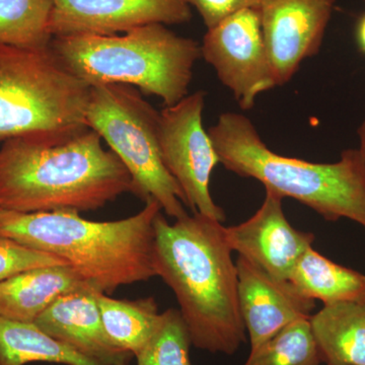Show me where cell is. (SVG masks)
<instances>
[{
	"mask_svg": "<svg viewBox=\"0 0 365 365\" xmlns=\"http://www.w3.org/2000/svg\"><path fill=\"white\" fill-rule=\"evenodd\" d=\"M356 41L360 51L365 54V13L360 16L356 26Z\"/></svg>",
	"mask_w": 365,
	"mask_h": 365,
	"instance_id": "obj_25",
	"label": "cell"
},
{
	"mask_svg": "<svg viewBox=\"0 0 365 365\" xmlns=\"http://www.w3.org/2000/svg\"><path fill=\"white\" fill-rule=\"evenodd\" d=\"M206 93L197 91L160 112L158 143L163 163L184 194L192 212L223 222L225 210L213 200L210 180L220 163L203 126Z\"/></svg>",
	"mask_w": 365,
	"mask_h": 365,
	"instance_id": "obj_8",
	"label": "cell"
},
{
	"mask_svg": "<svg viewBox=\"0 0 365 365\" xmlns=\"http://www.w3.org/2000/svg\"><path fill=\"white\" fill-rule=\"evenodd\" d=\"M31 362L105 365L43 332L34 323L0 317V365H26Z\"/></svg>",
	"mask_w": 365,
	"mask_h": 365,
	"instance_id": "obj_17",
	"label": "cell"
},
{
	"mask_svg": "<svg viewBox=\"0 0 365 365\" xmlns=\"http://www.w3.org/2000/svg\"><path fill=\"white\" fill-rule=\"evenodd\" d=\"M309 321L327 365H365V297L324 304Z\"/></svg>",
	"mask_w": 365,
	"mask_h": 365,
	"instance_id": "obj_16",
	"label": "cell"
},
{
	"mask_svg": "<svg viewBox=\"0 0 365 365\" xmlns=\"http://www.w3.org/2000/svg\"><path fill=\"white\" fill-rule=\"evenodd\" d=\"M239 302L251 350L272 339L288 326L311 318L314 300L300 294L289 280H281L237 257Z\"/></svg>",
	"mask_w": 365,
	"mask_h": 365,
	"instance_id": "obj_13",
	"label": "cell"
},
{
	"mask_svg": "<svg viewBox=\"0 0 365 365\" xmlns=\"http://www.w3.org/2000/svg\"><path fill=\"white\" fill-rule=\"evenodd\" d=\"M86 287L68 265L29 269L0 282V317L34 323L59 297Z\"/></svg>",
	"mask_w": 365,
	"mask_h": 365,
	"instance_id": "obj_15",
	"label": "cell"
},
{
	"mask_svg": "<svg viewBox=\"0 0 365 365\" xmlns=\"http://www.w3.org/2000/svg\"><path fill=\"white\" fill-rule=\"evenodd\" d=\"M93 287L59 297L35 319L43 332L105 365H130V352L115 346L108 338Z\"/></svg>",
	"mask_w": 365,
	"mask_h": 365,
	"instance_id": "obj_14",
	"label": "cell"
},
{
	"mask_svg": "<svg viewBox=\"0 0 365 365\" xmlns=\"http://www.w3.org/2000/svg\"><path fill=\"white\" fill-rule=\"evenodd\" d=\"M53 37L111 36L150 24L182 25L192 19L184 0H52Z\"/></svg>",
	"mask_w": 365,
	"mask_h": 365,
	"instance_id": "obj_11",
	"label": "cell"
},
{
	"mask_svg": "<svg viewBox=\"0 0 365 365\" xmlns=\"http://www.w3.org/2000/svg\"><path fill=\"white\" fill-rule=\"evenodd\" d=\"M155 269L174 292L192 345L232 355L246 341L239 277L225 227L194 212L155 222Z\"/></svg>",
	"mask_w": 365,
	"mask_h": 365,
	"instance_id": "obj_2",
	"label": "cell"
},
{
	"mask_svg": "<svg viewBox=\"0 0 365 365\" xmlns=\"http://www.w3.org/2000/svg\"><path fill=\"white\" fill-rule=\"evenodd\" d=\"M2 213H4V210H1V209H0V218H1Z\"/></svg>",
	"mask_w": 365,
	"mask_h": 365,
	"instance_id": "obj_27",
	"label": "cell"
},
{
	"mask_svg": "<svg viewBox=\"0 0 365 365\" xmlns=\"http://www.w3.org/2000/svg\"><path fill=\"white\" fill-rule=\"evenodd\" d=\"M220 163L266 190L289 197L326 220L347 218L365 228V160L360 150H344L336 163L307 162L274 153L245 115L223 113L207 129Z\"/></svg>",
	"mask_w": 365,
	"mask_h": 365,
	"instance_id": "obj_4",
	"label": "cell"
},
{
	"mask_svg": "<svg viewBox=\"0 0 365 365\" xmlns=\"http://www.w3.org/2000/svg\"><path fill=\"white\" fill-rule=\"evenodd\" d=\"M337 0H261L262 30L278 86L318 54Z\"/></svg>",
	"mask_w": 365,
	"mask_h": 365,
	"instance_id": "obj_10",
	"label": "cell"
},
{
	"mask_svg": "<svg viewBox=\"0 0 365 365\" xmlns=\"http://www.w3.org/2000/svg\"><path fill=\"white\" fill-rule=\"evenodd\" d=\"M52 9V0H0V45L49 47Z\"/></svg>",
	"mask_w": 365,
	"mask_h": 365,
	"instance_id": "obj_20",
	"label": "cell"
},
{
	"mask_svg": "<svg viewBox=\"0 0 365 365\" xmlns=\"http://www.w3.org/2000/svg\"><path fill=\"white\" fill-rule=\"evenodd\" d=\"M97 300L108 338L120 349L136 356L150 342L162 321L155 299H117L98 292Z\"/></svg>",
	"mask_w": 365,
	"mask_h": 365,
	"instance_id": "obj_19",
	"label": "cell"
},
{
	"mask_svg": "<svg viewBox=\"0 0 365 365\" xmlns=\"http://www.w3.org/2000/svg\"><path fill=\"white\" fill-rule=\"evenodd\" d=\"M86 123L130 173L135 196L155 200L174 220L188 215L184 194L160 155V112L140 91L126 85L91 86Z\"/></svg>",
	"mask_w": 365,
	"mask_h": 365,
	"instance_id": "obj_7",
	"label": "cell"
},
{
	"mask_svg": "<svg viewBox=\"0 0 365 365\" xmlns=\"http://www.w3.org/2000/svg\"><path fill=\"white\" fill-rule=\"evenodd\" d=\"M135 195L130 173L88 126L19 137L0 146V209L16 213L97 211Z\"/></svg>",
	"mask_w": 365,
	"mask_h": 365,
	"instance_id": "obj_1",
	"label": "cell"
},
{
	"mask_svg": "<svg viewBox=\"0 0 365 365\" xmlns=\"http://www.w3.org/2000/svg\"><path fill=\"white\" fill-rule=\"evenodd\" d=\"M91 86L46 48L0 45V143L86 126Z\"/></svg>",
	"mask_w": 365,
	"mask_h": 365,
	"instance_id": "obj_6",
	"label": "cell"
},
{
	"mask_svg": "<svg viewBox=\"0 0 365 365\" xmlns=\"http://www.w3.org/2000/svg\"><path fill=\"white\" fill-rule=\"evenodd\" d=\"M54 265L67 264L51 254L29 248L0 235V282L29 269Z\"/></svg>",
	"mask_w": 365,
	"mask_h": 365,
	"instance_id": "obj_23",
	"label": "cell"
},
{
	"mask_svg": "<svg viewBox=\"0 0 365 365\" xmlns=\"http://www.w3.org/2000/svg\"><path fill=\"white\" fill-rule=\"evenodd\" d=\"M309 319H300L251 350L244 365H319L323 362Z\"/></svg>",
	"mask_w": 365,
	"mask_h": 365,
	"instance_id": "obj_21",
	"label": "cell"
},
{
	"mask_svg": "<svg viewBox=\"0 0 365 365\" xmlns=\"http://www.w3.org/2000/svg\"><path fill=\"white\" fill-rule=\"evenodd\" d=\"M51 48L72 73L91 86L126 85L155 96L165 107L188 96L201 45L163 24L121 35L53 37Z\"/></svg>",
	"mask_w": 365,
	"mask_h": 365,
	"instance_id": "obj_5",
	"label": "cell"
},
{
	"mask_svg": "<svg viewBox=\"0 0 365 365\" xmlns=\"http://www.w3.org/2000/svg\"><path fill=\"white\" fill-rule=\"evenodd\" d=\"M297 290L324 304L356 300L365 297V275L338 265L313 247L297 261L289 277Z\"/></svg>",
	"mask_w": 365,
	"mask_h": 365,
	"instance_id": "obj_18",
	"label": "cell"
},
{
	"mask_svg": "<svg viewBox=\"0 0 365 365\" xmlns=\"http://www.w3.org/2000/svg\"><path fill=\"white\" fill-rule=\"evenodd\" d=\"M201 57L242 110L252 109L259 95L278 86L258 9H242L207 29Z\"/></svg>",
	"mask_w": 365,
	"mask_h": 365,
	"instance_id": "obj_9",
	"label": "cell"
},
{
	"mask_svg": "<svg viewBox=\"0 0 365 365\" xmlns=\"http://www.w3.org/2000/svg\"><path fill=\"white\" fill-rule=\"evenodd\" d=\"M160 204L148 200L136 215L93 222L74 211H4L0 235L66 262L101 294L157 277L155 222Z\"/></svg>",
	"mask_w": 365,
	"mask_h": 365,
	"instance_id": "obj_3",
	"label": "cell"
},
{
	"mask_svg": "<svg viewBox=\"0 0 365 365\" xmlns=\"http://www.w3.org/2000/svg\"><path fill=\"white\" fill-rule=\"evenodd\" d=\"M188 329L179 309L162 314L160 327L143 350L136 355V365H193Z\"/></svg>",
	"mask_w": 365,
	"mask_h": 365,
	"instance_id": "obj_22",
	"label": "cell"
},
{
	"mask_svg": "<svg viewBox=\"0 0 365 365\" xmlns=\"http://www.w3.org/2000/svg\"><path fill=\"white\" fill-rule=\"evenodd\" d=\"M282 197L266 190L263 204L246 222L225 227L232 252L273 277L289 280L300 257L313 247L314 235L292 227L284 215Z\"/></svg>",
	"mask_w": 365,
	"mask_h": 365,
	"instance_id": "obj_12",
	"label": "cell"
},
{
	"mask_svg": "<svg viewBox=\"0 0 365 365\" xmlns=\"http://www.w3.org/2000/svg\"><path fill=\"white\" fill-rule=\"evenodd\" d=\"M359 135L360 140L359 150H361L362 155H364L365 160V118L364 122H362L361 125H360L359 129Z\"/></svg>",
	"mask_w": 365,
	"mask_h": 365,
	"instance_id": "obj_26",
	"label": "cell"
},
{
	"mask_svg": "<svg viewBox=\"0 0 365 365\" xmlns=\"http://www.w3.org/2000/svg\"><path fill=\"white\" fill-rule=\"evenodd\" d=\"M193 6L202 19L206 28L217 25L242 9H258L261 0H184Z\"/></svg>",
	"mask_w": 365,
	"mask_h": 365,
	"instance_id": "obj_24",
	"label": "cell"
}]
</instances>
